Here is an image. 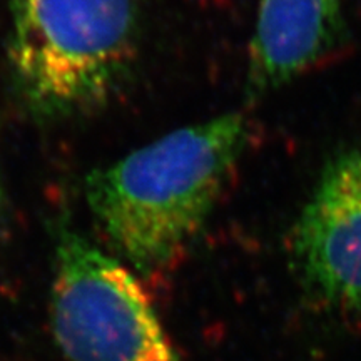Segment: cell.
I'll return each mask as SVG.
<instances>
[{"label": "cell", "instance_id": "1", "mask_svg": "<svg viewBox=\"0 0 361 361\" xmlns=\"http://www.w3.org/2000/svg\"><path fill=\"white\" fill-rule=\"evenodd\" d=\"M250 141L247 117L226 112L92 171L85 202L111 255L139 276L169 268L202 231Z\"/></svg>", "mask_w": 361, "mask_h": 361}, {"label": "cell", "instance_id": "2", "mask_svg": "<svg viewBox=\"0 0 361 361\" xmlns=\"http://www.w3.org/2000/svg\"><path fill=\"white\" fill-rule=\"evenodd\" d=\"M8 64L42 121L92 114L130 78L141 49V0H8Z\"/></svg>", "mask_w": 361, "mask_h": 361}, {"label": "cell", "instance_id": "3", "mask_svg": "<svg viewBox=\"0 0 361 361\" xmlns=\"http://www.w3.org/2000/svg\"><path fill=\"white\" fill-rule=\"evenodd\" d=\"M51 324L67 361H180L137 274L66 226L54 247Z\"/></svg>", "mask_w": 361, "mask_h": 361}, {"label": "cell", "instance_id": "4", "mask_svg": "<svg viewBox=\"0 0 361 361\" xmlns=\"http://www.w3.org/2000/svg\"><path fill=\"white\" fill-rule=\"evenodd\" d=\"M295 274L311 296L361 314V149L324 166L288 234Z\"/></svg>", "mask_w": 361, "mask_h": 361}, {"label": "cell", "instance_id": "5", "mask_svg": "<svg viewBox=\"0 0 361 361\" xmlns=\"http://www.w3.org/2000/svg\"><path fill=\"white\" fill-rule=\"evenodd\" d=\"M348 39L343 0H259L246 69L247 102L322 66Z\"/></svg>", "mask_w": 361, "mask_h": 361}, {"label": "cell", "instance_id": "6", "mask_svg": "<svg viewBox=\"0 0 361 361\" xmlns=\"http://www.w3.org/2000/svg\"><path fill=\"white\" fill-rule=\"evenodd\" d=\"M4 206H6V197H4V186H2V180H0V218L4 214Z\"/></svg>", "mask_w": 361, "mask_h": 361}]
</instances>
